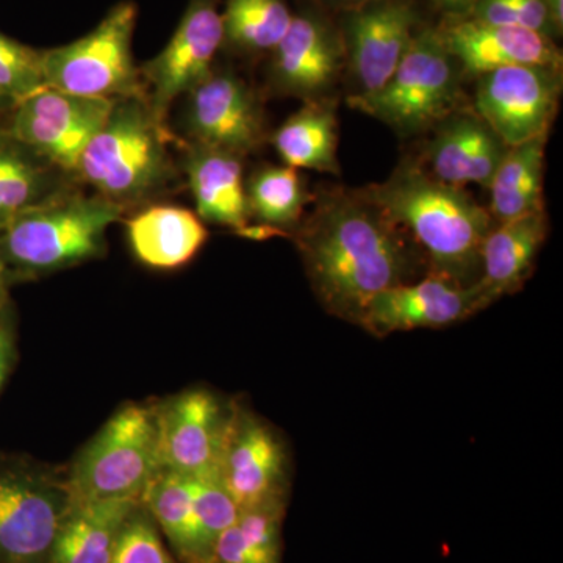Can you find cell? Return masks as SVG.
<instances>
[{
    "instance_id": "obj_1",
    "label": "cell",
    "mask_w": 563,
    "mask_h": 563,
    "mask_svg": "<svg viewBox=\"0 0 563 563\" xmlns=\"http://www.w3.org/2000/svg\"><path fill=\"white\" fill-rule=\"evenodd\" d=\"M292 236L318 301L351 324L377 292L429 273L409 233L355 190L325 192Z\"/></svg>"
},
{
    "instance_id": "obj_2",
    "label": "cell",
    "mask_w": 563,
    "mask_h": 563,
    "mask_svg": "<svg viewBox=\"0 0 563 563\" xmlns=\"http://www.w3.org/2000/svg\"><path fill=\"white\" fill-rule=\"evenodd\" d=\"M355 191L409 233L428 261V274L461 287L479 282L493 218L463 188L432 179L409 161L383 184Z\"/></svg>"
},
{
    "instance_id": "obj_3",
    "label": "cell",
    "mask_w": 563,
    "mask_h": 563,
    "mask_svg": "<svg viewBox=\"0 0 563 563\" xmlns=\"http://www.w3.org/2000/svg\"><path fill=\"white\" fill-rule=\"evenodd\" d=\"M169 141L168 125L146 98L114 99L109 118L81 152L77 180L125 211L146 203L174 179Z\"/></svg>"
},
{
    "instance_id": "obj_4",
    "label": "cell",
    "mask_w": 563,
    "mask_h": 563,
    "mask_svg": "<svg viewBox=\"0 0 563 563\" xmlns=\"http://www.w3.org/2000/svg\"><path fill=\"white\" fill-rule=\"evenodd\" d=\"M122 207L76 190L22 211L0 231L3 265L24 273H51L102 254L106 233Z\"/></svg>"
},
{
    "instance_id": "obj_5",
    "label": "cell",
    "mask_w": 563,
    "mask_h": 563,
    "mask_svg": "<svg viewBox=\"0 0 563 563\" xmlns=\"http://www.w3.org/2000/svg\"><path fill=\"white\" fill-rule=\"evenodd\" d=\"M461 102L462 70L435 29L415 33L383 88L350 98L352 109L383 121L401 136L431 131L461 109Z\"/></svg>"
},
{
    "instance_id": "obj_6",
    "label": "cell",
    "mask_w": 563,
    "mask_h": 563,
    "mask_svg": "<svg viewBox=\"0 0 563 563\" xmlns=\"http://www.w3.org/2000/svg\"><path fill=\"white\" fill-rule=\"evenodd\" d=\"M158 472L155 410L131 404L81 451L66 484L73 503L141 499Z\"/></svg>"
},
{
    "instance_id": "obj_7",
    "label": "cell",
    "mask_w": 563,
    "mask_h": 563,
    "mask_svg": "<svg viewBox=\"0 0 563 563\" xmlns=\"http://www.w3.org/2000/svg\"><path fill=\"white\" fill-rule=\"evenodd\" d=\"M135 21L136 7L120 3L84 38L43 52L46 87L111 101L146 98L132 57Z\"/></svg>"
},
{
    "instance_id": "obj_8",
    "label": "cell",
    "mask_w": 563,
    "mask_h": 563,
    "mask_svg": "<svg viewBox=\"0 0 563 563\" xmlns=\"http://www.w3.org/2000/svg\"><path fill=\"white\" fill-rule=\"evenodd\" d=\"M113 102L46 87L13 107L9 132L52 165L76 176L81 152L109 118Z\"/></svg>"
},
{
    "instance_id": "obj_9",
    "label": "cell",
    "mask_w": 563,
    "mask_h": 563,
    "mask_svg": "<svg viewBox=\"0 0 563 563\" xmlns=\"http://www.w3.org/2000/svg\"><path fill=\"white\" fill-rule=\"evenodd\" d=\"M561 69L509 66L477 77L474 111L507 147L548 136L561 95Z\"/></svg>"
},
{
    "instance_id": "obj_10",
    "label": "cell",
    "mask_w": 563,
    "mask_h": 563,
    "mask_svg": "<svg viewBox=\"0 0 563 563\" xmlns=\"http://www.w3.org/2000/svg\"><path fill=\"white\" fill-rule=\"evenodd\" d=\"M70 504L68 484L54 477L0 472V561L38 563L49 558Z\"/></svg>"
},
{
    "instance_id": "obj_11",
    "label": "cell",
    "mask_w": 563,
    "mask_h": 563,
    "mask_svg": "<svg viewBox=\"0 0 563 563\" xmlns=\"http://www.w3.org/2000/svg\"><path fill=\"white\" fill-rule=\"evenodd\" d=\"M233 407L209 390H188L155 410L161 472L202 477L220 473Z\"/></svg>"
},
{
    "instance_id": "obj_12",
    "label": "cell",
    "mask_w": 563,
    "mask_h": 563,
    "mask_svg": "<svg viewBox=\"0 0 563 563\" xmlns=\"http://www.w3.org/2000/svg\"><path fill=\"white\" fill-rule=\"evenodd\" d=\"M222 41L220 11L211 0H195L165 49L140 69L147 103L158 120L166 122L173 102L213 73Z\"/></svg>"
},
{
    "instance_id": "obj_13",
    "label": "cell",
    "mask_w": 563,
    "mask_h": 563,
    "mask_svg": "<svg viewBox=\"0 0 563 563\" xmlns=\"http://www.w3.org/2000/svg\"><path fill=\"white\" fill-rule=\"evenodd\" d=\"M187 96L188 143L244 157L266 140L265 117L257 96L232 73H211Z\"/></svg>"
},
{
    "instance_id": "obj_14",
    "label": "cell",
    "mask_w": 563,
    "mask_h": 563,
    "mask_svg": "<svg viewBox=\"0 0 563 563\" xmlns=\"http://www.w3.org/2000/svg\"><path fill=\"white\" fill-rule=\"evenodd\" d=\"M487 307L477 285L461 287L443 277L426 274L421 279L374 295L366 302L357 325L384 339L396 332L448 328Z\"/></svg>"
},
{
    "instance_id": "obj_15",
    "label": "cell",
    "mask_w": 563,
    "mask_h": 563,
    "mask_svg": "<svg viewBox=\"0 0 563 563\" xmlns=\"http://www.w3.org/2000/svg\"><path fill=\"white\" fill-rule=\"evenodd\" d=\"M220 477L239 510L285 501L288 454L284 442L272 426L242 407H233Z\"/></svg>"
},
{
    "instance_id": "obj_16",
    "label": "cell",
    "mask_w": 563,
    "mask_h": 563,
    "mask_svg": "<svg viewBox=\"0 0 563 563\" xmlns=\"http://www.w3.org/2000/svg\"><path fill=\"white\" fill-rule=\"evenodd\" d=\"M417 13L406 0H372L351 9L343 22V46L355 96L372 95L390 79L417 27Z\"/></svg>"
},
{
    "instance_id": "obj_17",
    "label": "cell",
    "mask_w": 563,
    "mask_h": 563,
    "mask_svg": "<svg viewBox=\"0 0 563 563\" xmlns=\"http://www.w3.org/2000/svg\"><path fill=\"white\" fill-rule=\"evenodd\" d=\"M273 54L274 90L306 102L328 99L344 65L342 35L314 13L292 16Z\"/></svg>"
},
{
    "instance_id": "obj_18",
    "label": "cell",
    "mask_w": 563,
    "mask_h": 563,
    "mask_svg": "<svg viewBox=\"0 0 563 563\" xmlns=\"http://www.w3.org/2000/svg\"><path fill=\"white\" fill-rule=\"evenodd\" d=\"M431 131L418 166L451 187L477 184L487 188L509 151L474 110H455Z\"/></svg>"
},
{
    "instance_id": "obj_19",
    "label": "cell",
    "mask_w": 563,
    "mask_h": 563,
    "mask_svg": "<svg viewBox=\"0 0 563 563\" xmlns=\"http://www.w3.org/2000/svg\"><path fill=\"white\" fill-rule=\"evenodd\" d=\"M446 49L457 62L462 76L483 74L509 66H542L561 69L562 57L553 40L528 29L487 24L473 18H454L440 29Z\"/></svg>"
},
{
    "instance_id": "obj_20",
    "label": "cell",
    "mask_w": 563,
    "mask_h": 563,
    "mask_svg": "<svg viewBox=\"0 0 563 563\" xmlns=\"http://www.w3.org/2000/svg\"><path fill=\"white\" fill-rule=\"evenodd\" d=\"M184 172L187 174L198 217L236 233L250 225L242 157L220 150L188 143Z\"/></svg>"
},
{
    "instance_id": "obj_21",
    "label": "cell",
    "mask_w": 563,
    "mask_h": 563,
    "mask_svg": "<svg viewBox=\"0 0 563 563\" xmlns=\"http://www.w3.org/2000/svg\"><path fill=\"white\" fill-rule=\"evenodd\" d=\"M547 231L544 211L493 225L481 252V279L476 284L488 306L523 288Z\"/></svg>"
},
{
    "instance_id": "obj_22",
    "label": "cell",
    "mask_w": 563,
    "mask_h": 563,
    "mask_svg": "<svg viewBox=\"0 0 563 563\" xmlns=\"http://www.w3.org/2000/svg\"><path fill=\"white\" fill-rule=\"evenodd\" d=\"M128 236L141 263L155 269H177L201 251L209 231L195 211L161 203L133 214Z\"/></svg>"
},
{
    "instance_id": "obj_23",
    "label": "cell",
    "mask_w": 563,
    "mask_h": 563,
    "mask_svg": "<svg viewBox=\"0 0 563 563\" xmlns=\"http://www.w3.org/2000/svg\"><path fill=\"white\" fill-rule=\"evenodd\" d=\"M140 504L136 498L70 504L47 561L111 563L122 528Z\"/></svg>"
},
{
    "instance_id": "obj_24",
    "label": "cell",
    "mask_w": 563,
    "mask_h": 563,
    "mask_svg": "<svg viewBox=\"0 0 563 563\" xmlns=\"http://www.w3.org/2000/svg\"><path fill=\"white\" fill-rule=\"evenodd\" d=\"M73 174L0 131V231L22 211L76 190Z\"/></svg>"
},
{
    "instance_id": "obj_25",
    "label": "cell",
    "mask_w": 563,
    "mask_h": 563,
    "mask_svg": "<svg viewBox=\"0 0 563 563\" xmlns=\"http://www.w3.org/2000/svg\"><path fill=\"white\" fill-rule=\"evenodd\" d=\"M274 150L285 165L295 169L340 174L339 121L329 99L306 102L273 135Z\"/></svg>"
},
{
    "instance_id": "obj_26",
    "label": "cell",
    "mask_w": 563,
    "mask_h": 563,
    "mask_svg": "<svg viewBox=\"0 0 563 563\" xmlns=\"http://www.w3.org/2000/svg\"><path fill=\"white\" fill-rule=\"evenodd\" d=\"M547 136L509 147L488 185L490 214L498 222L544 211L543 173Z\"/></svg>"
},
{
    "instance_id": "obj_27",
    "label": "cell",
    "mask_w": 563,
    "mask_h": 563,
    "mask_svg": "<svg viewBox=\"0 0 563 563\" xmlns=\"http://www.w3.org/2000/svg\"><path fill=\"white\" fill-rule=\"evenodd\" d=\"M285 501L240 510L235 525L222 532L213 563H280V525Z\"/></svg>"
},
{
    "instance_id": "obj_28",
    "label": "cell",
    "mask_w": 563,
    "mask_h": 563,
    "mask_svg": "<svg viewBox=\"0 0 563 563\" xmlns=\"http://www.w3.org/2000/svg\"><path fill=\"white\" fill-rule=\"evenodd\" d=\"M246 199L251 218L287 235L302 221L309 195L290 166H265L246 181Z\"/></svg>"
},
{
    "instance_id": "obj_29",
    "label": "cell",
    "mask_w": 563,
    "mask_h": 563,
    "mask_svg": "<svg viewBox=\"0 0 563 563\" xmlns=\"http://www.w3.org/2000/svg\"><path fill=\"white\" fill-rule=\"evenodd\" d=\"M195 481L181 474L158 472L147 485L141 504L168 536L169 542L179 551L185 561L190 562L192 532H195Z\"/></svg>"
},
{
    "instance_id": "obj_30",
    "label": "cell",
    "mask_w": 563,
    "mask_h": 563,
    "mask_svg": "<svg viewBox=\"0 0 563 563\" xmlns=\"http://www.w3.org/2000/svg\"><path fill=\"white\" fill-rule=\"evenodd\" d=\"M221 18L224 40L247 52H273L292 20L285 0H228Z\"/></svg>"
},
{
    "instance_id": "obj_31",
    "label": "cell",
    "mask_w": 563,
    "mask_h": 563,
    "mask_svg": "<svg viewBox=\"0 0 563 563\" xmlns=\"http://www.w3.org/2000/svg\"><path fill=\"white\" fill-rule=\"evenodd\" d=\"M195 481V532L192 551L188 563H213L214 547L222 536L239 518V507L225 490L220 473L192 477Z\"/></svg>"
},
{
    "instance_id": "obj_32",
    "label": "cell",
    "mask_w": 563,
    "mask_h": 563,
    "mask_svg": "<svg viewBox=\"0 0 563 563\" xmlns=\"http://www.w3.org/2000/svg\"><path fill=\"white\" fill-rule=\"evenodd\" d=\"M46 88L43 52L0 33V95L13 107Z\"/></svg>"
},
{
    "instance_id": "obj_33",
    "label": "cell",
    "mask_w": 563,
    "mask_h": 563,
    "mask_svg": "<svg viewBox=\"0 0 563 563\" xmlns=\"http://www.w3.org/2000/svg\"><path fill=\"white\" fill-rule=\"evenodd\" d=\"M468 16L487 24L528 29L548 38L558 33L544 0H476Z\"/></svg>"
},
{
    "instance_id": "obj_34",
    "label": "cell",
    "mask_w": 563,
    "mask_h": 563,
    "mask_svg": "<svg viewBox=\"0 0 563 563\" xmlns=\"http://www.w3.org/2000/svg\"><path fill=\"white\" fill-rule=\"evenodd\" d=\"M111 563H174L151 518L140 507L125 521Z\"/></svg>"
},
{
    "instance_id": "obj_35",
    "label": "cell",
    "mask_w": 563,
    "mask_h": 563,
    "mask_svg": "<svg viewBox=\"0 0 563 563\" xmlns=\"http://www.w3.org/2000/svg\"><path fill=\"white\" fill-rule=\"evenodd\" d=\"M14 361V329L9 312H0V390Z\"/></svg>"
},
{
    "instance_id": "obj_36",
    "label": "cell",
    "mask_w": 563,
    "mask_h": 563,
    "mask_svg": "<svg viewBox=\"0 0 563 563\" xmlns=\"http://www.w3.org/2000/svg\"><path fill=\"white\" fill-rule=\"evenodd\" d=\"M431 2L439 9L453 14L454 18H465L472 11L476 0H431Z\"/></svg>"
},
{
    "instance_id": "obj_37",
    "label": "cell",
    "mask_w": 563,
    "mask_h": 563,
    "mask_svg": "<svg viewBox=\"0 0 563 563\" xmlns=\"http://www.w3.org/2000/svg\"><path fill=\"white\" fill-rule=\"evenodd\" d=\"M544 3H547V9L550 11L555 31L561 33L563 25V0H544Z\"/></svg>"
},
{
    "instance_id": "obj_38",
    "label": "cell",
    "mask_w": 563,
    "mask_h": 563,
    "mask_svg": "<svg viewBox=\"0 0 563 563\" xmlns=\"http://www.w3.org/2000/svg\"><path fill=\"white\" fill-rule=\"evenodd\" d=\"M322 2L329 3V5L344 7V9H355V7H361L372 0H322Z\"/></svg>"
},
{
    "instance_id": "obj_39",
    "label": "cell",
    "mask_w": 563,
    "mask_h": 563,
    "mask_svg": "<svg viewBox=\"0 0 563 563\" xmlns=\"http://www.w3.org/2000/svg\"><path fill=\"white\" fill-rule=\"evenodd\" d=\"M5 265H3L2 257H0V299H3V285H5Z\"/></svg>"
},
{
    "instance_id": "obj_40",
    "label": "cell",
    "mask_w": 563,
    "mask_h": 563,
    "mask_svg": "<svg viewBox=\"0 0 563 563\" xmlns=\"http://www.w3.org/2000/svg\"><path fill=\"white\" fill-rule=\"evenodd\" d=\"M7 107H13V103H11L9 99L3 98V96L0 95V111L5 110Z\"/></svg>"
},
{
    "instance_id": "obj_41",
    "label": "cell",
    "mask_w": 563,
    "mask_h": 563,
    "mask_svg": "<svg viewBox=\"0 0 563 563\" xmlns=\"http://www.w3.org/2000/svg\"><path fill=\"white\" fill-rule=\"evenodd\" d=\"M0 307H2V299H0Z\"/></svg>"
}]
</instances>
